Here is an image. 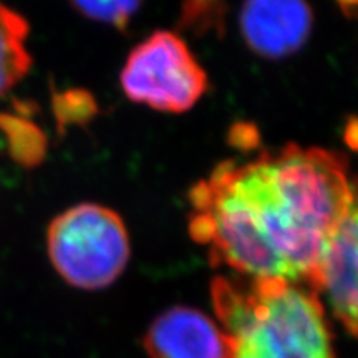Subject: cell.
<instances>
[{"label":"cell","mask_w":358,"mask_h":358,"mask_svg":"<svg viewBox=\"0 0 358 358\" xmlns=\"http://www.w3.org/2000/svg\"><path fill=\"white\" fill-rule=\"evenodd\" d=\"M350 201L342 155L289 145L241 163L224 161L199 181L189 192V232L216 266L319 294L327 252Z\"/></svg>","instance_id":"1"},{"label":"cell","mask_w":358,"mask_h":358,"mask_svg":"<svg viewBox=\"0 0 358 358\" xmlns=\"http://www.w3.org/2000/svg\"><path fill=\"white\" fill-rule=\"evenodd\" d=\"M211 295L227 358H338L324 303L307 285L217 277Z\"/></svg>","instance_id":"2"},{"label":"cell","mask_w":358,"mask_h":358,"mask_svg":"<svg viewBox=\"0 0 358 358\" xmlns=\"http://www.w3.org/2000/svg\"><path fill=\"white\" fill-rule=\"evenodd\" d=\"M47 252L58 275L70 285L98 290L123 274L131 249L118 214L105 206L83 203L50 222Z\"/></svg>","instance_id":"3"},{"label":"cell","mask_w":358,"mask_h":358,"mask_svg":"<svg viewBox=\"0 0 358 358\" xmlns=\"http://www.w3.org/2000/svg\"><path fill=\"white\" fill-rule=\"evenodd\" d=\"M129 100L166 113H185L208 92V75L185 40L155 32L133 48L122 70Z\"/></svg>","instance_id":"4"},{"label":"cell","mask_w":358,"mask_h":358,"mask_svg":"<svg viewBox=\"0 0 358 358\" xmlns=\"http://www.w3.org/2000/svg\"><path fill=\"white\" fill-rule=\"evenodd\" d=\"M312 22L306 0H245L239 19L244 42L266 58H284L301 50Z\"/></svg>","instance_id":"5"},{"label":"cell","mask_w":358,"mask_h":358,"mask_svg":"<svg viewBox=\"0 0 358 358\" xmlns=\"http://www.w3.org/2000/svg\"><path fill=\"white\" fill-rule=\"evenodd\" d=\"M319 294L334 317L358 338V178L352 181V201L322 268Z\"/></svg>","instance_id":"6"},{"label":"cell","mask_w":358,"mask_h":358,"mask_svg":"<svg viewBox=\"0 0 358 358\" xmlns=\"http://www.w3.org/2000/svg\"><path fill=\"white\" fill-rule=\"evenodd\" d=\"M150 358H227L221 327L192 307H173L156 317L145 335Z\"/></svg>","instance_id":"7"},{"label":"cell","mask_w":358,"mask_h":358,"mask_svg":"<svg viewBox=\"0 0 358 358\" xmlns=\"http://www.w3.org/2000/svg\"><path fill=\"white\" fill-rule=\"evenodd\" d=\"M29 32V22L0 3V98L10 93L32 69V55L27 48Z\"/></svg>","instance_id":"8"},{"label":"cell","mask_w":358,"mask_h":358,"mask_svg":"<svg viewBox=\"0 0 358 358\" xmlns=\"http://www.w3.org/2000/svg\"><path fill=\"white\" fill-rule=\"evenodd\" d=\"M0 134L6 141L12 161L20 166H37L43 159L47 141L37 124L29 120L10 113H0Z\"/></svg>","instance_id":"9"},{"label":"cell","mask_w":358,"mask_h":358,"mask_svg":"<svg viewBox=\"0 0 358 358\" xmlns=\"http://www.w3.org/2000/svg\"><path fill=\"white\" fill-rule=\"evenodd\" d=\"M71 6L88 19L124 29L138 12L143 0H70Z\"/></svg>","instance_id":"10"},{"label":"cell","mask_w":358,"mask_h":358,"mask_svg":"<svg viewBox=\"0 0 358 358\" xmlns=\"http://www.w3.org/2000/svg\"><path fill=\"white\" fill-rule=\"evenodd\" d=\"M337 2L343 8V12L348 13V15L358 17V0H337Z\"/></svg>","instance_id":"11"}]
</instances>
